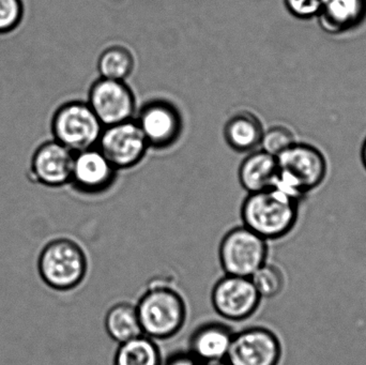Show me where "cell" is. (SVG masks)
I'll list each match as a JSON object with an SVG mask.
<instances>
[{"label": "cell", "mask_w": 366, "mask_h": 365, "mask_svg": "<svg viewBox=\"0 0 366 365\" xmlns=\"http://www.w3.org/2000/svg\"><path fill=\"white\" fill-rule=\"evenodd\" d=\"M242 225L264 240L287 235L298 216V199L277 188L249 193L241 206Z\"/></svg>", "instance_id": "6da1fadb"}, {"label": "cell", "mask_w": 366, "mask_h": 365, "mask_svg": "<svg viewBox=\"0 0 366 365\" xmlns=\"http://www.w3.org/2000/svg\"><path fill=\"white\" fill-rule=\"evenodd\" d=\"M137 306L143 334L156 341L177 336L187 321V308L182 294L164 283H154Z\"/></svg>", "instance_id": "7a4b0ae2"}, {"label": "cell", "mask_w": 366, "mask_h": 365, "mask_svg": "<svg viewBox=\"0 0 366 365\" xmlns=\"http://www.w3.org/2000/svg\"><path fill=\"white\" fill-rule=\"evenodd\" d=\"M277 177L273 188L296 197L317 188L327 173L325 156L317 148L296 143L277 156Z\"/></svg>", "instance_id": "3957f363"}, {"label": "cell", "mask_w": 366, "mask_h": 365, "mask_svg": "<svg viewBox=\"0 0 366 365\" xmlns=\"http://www.w3.org/2000/svg\"><path fill=\"white\" fill-rule=\"evenodd\" d=\"M38 268L41 279L47 286L55 291H72L87 276V256L76 242L59 238L49 242L43 249Z\"/></svg>", "instance_id": "277c9868"}, {"label": "cell", "mask_w": 366, "mask_h": 365, "mask_svg": "<svg viewBox=\"0 0 366 365\" xmlns=\"http://www.w3.org/2000/svg\"><path fill=\"white\" fill-rule=\"evenodd\" d=\"M51 129L53 139L75 154L98 145L104 126L88 102L69 101L56 109Z\"/></svg>", "instance_id": "5b68a950"}, {"label": "cell", "mask_w": 366, "mask_h": 365, "mask_svg": "<svg viewBox=\"0 0 366 365\" xmlns=\"http://www.w3.org/2000/svg\"><path fill=\"white\" fill-rule=\"evenodd\" d=\"M267 240L245 227H234L219 242V261L225 274L251 278L267 263Z\"/></svg>", "instance_id": "8992f818"}, {"label": "cell", "mask_w": 366, "mask_h": 365, "mask_svg": "<svg viewBox=\"0 0 366 365\" xmlns=\"http://www.w3.org/2000/svg\"><path fill=\"white\" fill-rule=\"evenodd\" d=\"M262 297L251 278L222 276L211 291V304L215 312L227 321H242L255 314Z\"/></svg>", "instance_id": "52a82bcc"}, {"label": "cell", "mask_w": 366, "mask_h": 365, "mask_svg": "<svg viewBox=\"0 0 366 365\" xmlns=\"http://www.w3.org/2000/svg\"><path fill=\"white\" fill-rule=\"evenodd\" d=\"M150 148L163 150L173 147L183 130L179 109L164 99L148 101L134 118Z\"/></svg>", "instance_id": "ba28073f"}, {"label": "cell", "mask_w": 366, "mask_h": 365, "mask_svg": "<svg viewBox=\"0 0 366 365\" xmlns=\"http://www.w3.org/2000/svg\"><path fill=\"white\" fill-rule=\"evenodd\" d=\"M87 102L104 126L134 119L137 114L135 94L126 81L100 77L90 87Z\"/></svg>", "instance_id": "9c48e42d"}, {"label": "cell", "mask_w": 366, "mask_h": 365, "mask_svg": "<svg viewBox=\"0 0 366 365\" xmlns=\"http://www.w3.org/2000/svg\"><path fill=\"white\" fill-rule=\"evenodd\" d=\"M97 146L118 171L137 166L150 148L135 119L104 126Z\"/></svg>", "instance_id": "30bf717a"}, {"label": "cell", "mask_w": 366, "mask_h": 365, "mask_svg": "<svg viewBox=\"0 0 366 365\" xmlns=\"http://www.w3.org/2000/svg\"><path fill=\"white\" fill-rule=\"evenodd\" d=\"M281 356L277 336L256 326L234 332L225 361L229 365H279Z\"/></svg>", "instance_id": "8fae6325"}, {"label": "cell", "mask_w": 366, "mask_h": 365, "mask_svg": "<svg viewBox=\"0 0 366 365\" xmlns=\"http://www.w3.org/2000/svg\"><path fill=\"white\" fill-rule=\"evenodd\" d=\"M117 173L100 148L94 146L75 152L70 184L84 194H101L112 188Z\"/></svg>", "instance_id": "7c38bea8"}, {"label": "cell", "mask_w": 366, "mask_h": 365, "mask_svg": "<svg viewBox=\"0 0 366 365\" xmlns=\"http://www.w3.org/2000/svg\"><path fill=\"white\" fill-rule=\"evenodd\" d=\"M74 152L55 139L41 144L30 160L29 177L49 188L70 184Z\"/></svg>", "instance_id": "4fadbf2b"}, {"label": "cell", "mask_w": 366, "mask_h": 365, "mask_svg": "<svg viewBox=\"0 0 366 365\" xmlns=\"http://www.w3.org/2000/svg\"><path fill=\"white\" fill-rule=\"evenodd\" d=\"M234 334V330L226 324L217 321L202 324L189 336L187 351L204 364L224 361Z\"/></svg>", "instance_id": "5bb4252c"}, {"label": "cell", "mask_w": 366, "mask_h": 365, "mask_svg": "<svg viewBox=\"0 0 366 365\" xmlns=\"http://www.w3.org/2000/svg\"><path fill=\"white\" fill-rule=\"evenodd\" d=\"M238 177L247 194L273 188L277 177V158L264 150H254L241 162Z\"/></svg>", "instance_id": "9a60e30c"}, {"label": "cell", "mask_w": 366, "mask_h": 365, "mask_svg": "<svg viewBox=\"0 0 366 365\" xmlns=\"http://www.w3.org/2000/svg\"><path fill=\"white\" fill-rule=\"evenodd\" d=\"M264 132L259 118L249 111H238L224 126V139L237 152H251L257 149Z\"/></svg>", "instance_id": "2e32d148"}, {"label": "cell", "mask_w": 366, "mask_h": 365, "mask_svg": "<svg viewBox=\"0 0 366 365\" xmlns=\"http://www.w3.org/2000/svg\"><path fill=\"white\" fill-rule=\"evenodd\" d=\"M322 29L342 34L358 27L366 17V0H326L318 15Z\"/></svg>", "instance_id": "e0dca14e"}, {"label": "cell", "mask_w": 366, "mask_h": 365, "mask_svg": "<svg viewBox=\"0 0 366 365\" xmlns=\"http://www.w3.org/2000/svg\"><path fill=\"white\" fill-rule=\"evenodd\" d=\"M104 327L109 338L118 344L143 334L137 306L130 302L114 304L105 315Z\"/></svg>", "instance_id": "ac0fdd59"}, {"label": "cell", "mask_w": 366, "mask_h": 365, "mask_svg": "<svg viewBox=\"0 0 366 365\" xmlns=\"http://www.w3.org/2000/svg\"><path fill=\"white\" fill-rule=\"evenodd\" d=\"M114 365H162V355L157 341L142 334L120 343L114 357Z\"/></svg>", "instance_id": "d6986e66"}, {"label": "cell", "mask_w": 366, "mask_h": 365, "mask_svg": "<svg viewBox=\"0 0 366 365\" xmlns=\"http://www.w3.org/2000/svg\"><path fill=\"white\" fill-rule=\"evenodd\" d=\"M132 51L124 45H112L99 56L98 71L103 79L126 81L134 70Z\"/></svg>", "instance_id": "ffe728a7"}, {"label": "cell", "mask_w": 366, "mask_h": 365, "mask_svg": "<svg viewBox=\"0 0 366 365\" xmlns=\"http://www.w3.org/2000/svg\"><path fill=\"white\" fill-rule=\"evenodd\" d=\"M252 282L262 298H273L281 293L284 287V278L281 270L270 264L262 265L253 276Z\"/></svg>", "instance_id": "44dd1931"}, {"label": "cell", "mask_w": 366, "mask_h": 365, "mask_svg": "<svg viewBox=\"0 0 366 365\" xmlns=\"http://www.w3.org/2000/svg\"><path fill=\"white\" fill-rule=\"evenodd\" d=\"M296 143L294 133L290 129L284 126H274L264 131L260 147L277 158Z\"/></svg>", "instance_id": "7402d4cb"}, {"label": "cell", "mask_w": 366, "mask_h": 365, "mask_svg": "<svg viewBox=\"0 0 366 365\" xmlns=\"http://www.w3.org/2000/svg\"><path fill=\"white\" fill-rule=\"evenodd\" d=\"M23 0H0V34L12 32L23 21Z\"/></svg>", "instance_id": "603a6c76"}, {"label": "cell", "mask_w": 366, "mask_h": 365, "mask_svg": "<svg viewBox=\"0 0 366 365\" xmlns=\"http://www.w3.org/2000/svg\"><path fill=\"white\" fill-rule=\"evenodd\" d=\"M326 0H284L290 14L301 19L317 17L324 8Z\"/></svg>", "instance_id": "cb8c5ba5"}, {"label": "cell", "mask_w": 366, "mask_h": 365, "mask_svg": "<svg viewBox=\"0 0 366 365\" xmlns=\"http://www.w3.org/2000/svg\"><path fill=\"white\" fill-rule=\"evenodd\" d=\"M162 365H204L198 361L189 351H177L172 354Z\"/></svg>", "instance_id": "d4e9b609"}, {"label": "cell", "mask_w": 366, "mask_h": 365, "mask_svg": "<svg viewBox=\"0 0 366 365\" xmlns=\"http://www.w3.org/2000/svg\"><path fill=\"white\" fill-rule=\"evenodd\" d=\"M361 158H362L363 165H365L366 169V139L365 144L362 146V151H361Z\"/></svg>", "instance_id": "484cf974"}, {"label": "cell", "mask_w": 366, "mask_h": 365, "mask_svg": "<svg viewBox=\"0 0 366 365\" xmlns=\"http://www.w3.org/2000/svg\"><path fill=\"white\" fill-rule=\"evenodd\" d=\"M204 365H229V364H228L227 361H225V360H224V361L212 362V364H206Z\"/></svg>", "instance_id": "4316f807"}]
</instances>
